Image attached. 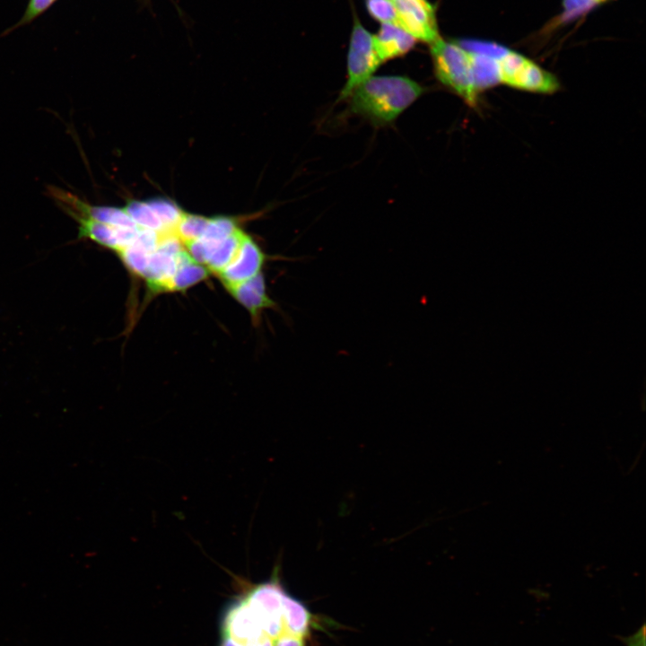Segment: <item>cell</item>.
Returning a JSON list of instances; mask_svg holds the SVG:
<instances>
[{"label":"cell","mask_w":646,"mask_h":646,"mask_svg":"<svg viewBox=\"0 0 646 646\" xmlns=\"http://www.w3.org/2000/svg\"><path fill=\"white\" fill-rule=\"evenodd\" d=\"M319 624L276 573L229 605L222 623V646H307Z\"/></svg>","instance_id":"1"},{"label":"cell","mask_w":646,"mask_h":646,"mask_svg":"<svg viewBox=\"0 0 646 646\" xmlns=\"http://www.w3.org/2000/svg\"><path fill=\"white\" fill-rule=\"evenodd\" d=\"M424 92V88L404 75H372L345 100L346 112L375 127L393 123Z\"/></svg>","instance_id":"2"},{"label":"cell","mask_w":646,"mask_h":646,"mask_svg":"<svg viewBox=\"0 0 646 646\" xmlns=\"http://www.w3.org/2000/svg\"><path fill=\"white\" fill-rule=\"evenodd\" d=\"M430 53L438 81L468 106L476 107L480 93L474 80L470 52L458 43L440 38L430 45Z\"/></svg>","instance_id":"3"},{"label":"cell","mask_w":646,"mask_h":646,"mask_svg":"<svg viewBox=\"0 0 646 646\" xmlns=\"http://www.w3.org/2000/svg\"><path fill=\"white\" fill-rule=\"evenodd\" d=\"M354 23L347 52V76L337 101L345 100L351 92L373 75L381 65L374 47L373 35L354 13Z\"/></svg>","instance_id":"4"},{"label":"cell","mask_w":646,"mask_h":646,"mask_svg":"<svg viewBox=\"0 0 646 646\" xmlns=\"http://www.w3.org/2000/svg\"><path fill=\"white\" fill-rule=\"evenodd\" d=\"M397 24L412 35L416 41L431 45L439 35L435 8L427 0H392Z\"/></svg>","instance_id":"5"},{"label":"cell","mask_w":646,"mask_h":646,"mask_svg":"<svg viewBox=\"0 0 646 646\" xmlns=\"http://www.w3.org/2000/svg\"><path fill=\"white\" fill-rule=\"evenodd\" d=\"M265 255L247 234L234 258L217 274L229 290L260 273Z\"/></svg>","instance_id":"6"},{"label":"cell","mask_w":646,"mask_h":646,"mask_svg":"<svg viewBox=\"0 0 646 646\" xmlns=\"http://www.w3.org/2000/svg\"><path fill=\"white\" fill-rule=\"evenodd\" d=\"M373 41L381 64L406 55L416 43L412 35L394 23H381Z\"/></svg>","instance_id":"7"},{"label":"cell","mask_w":646,"mask_h":646,"mask_svg":"<svg viewBox=\"0 0 646 646\" xmlns=\"http://www.w3.org/2000/svg\"><path fill=\"white\" fill-rule=\"evenodd\" d=\"M508 86L534 93L551 94L559 89V83L552 74L527 58Z\"/></svg>","instance_id":"8"},{"label":"cell","mask_w":646,"mask_h":646,"mask_svg":"<svg viewBox=\"0 0 646 646\" xmlns=\"http://www.w3.org/2000/svg\"><path fill=\"white\" fill-rule=\"evenodd\" d=\"M229 292L250 311L253 317H257L263 309L275 306L274 301L266 292L265 281L261 273L229 289Z\"/></svg>","instance_id":"9"},{"label":"cell","mask_w":646,"mask_h":646,"mask_svg":"<svg viewBox=\"0 0 646 646\" xmlns=\"http://www.w3.org/2000/svg\"><path fill=\"white\" fill-rule=\"evenodd\" d=\"M209 271L196 262L185 250L179 259L178 268L163 288V292L182 291L205 279Z\"/></svg>","instance_id":"10"},{"label":"cell","mask_w":646,"mask_h":646,"mask_svg":"<svg viewBox=\"0 0 646 646\" xmlns=\"http://www.w3.org/2000/svg\"><path fill=\"white\" fill-rule=\"evenodd\" d=\"M470 57L474 80L479 93L501 83L498 60L474 52H470Z\"/></svg>","instance_id":"11"},{"label":"cell","mask_w":646,"mask_h":646,"mask_svg":"<svg viewBox=\"0 0 646 646\" xmlns=\"http://www.w3.org/2000/svg\"><path fill=\"white\" fill-rule=\"evenodd\" d=\"M246 233L236 229L220 242L205 264L209 273H220L236 256Z\"/></svg>","instance_id":"12"},{"label":"cell","mask_w":646,"mask_h":646,"mask_svg":"<svg viewBox=\"0 0 646 646\" xmlns=\"http://www.w3.org/2000/svg\"><path fill=\"white\" fill-rule=\"evenodd\" d=\"M123 208L141 228L159 232L172 231L165 227L148 202L130 201Z\"/></svg>","instance_id":"13"},{"label":"cell","mask_w":646,"mask_h":646,"mask_svg":"<svg viewBox=\"0 0 646 646\" xmlns=\"http://www.w3.org/2000/svg\"><path fill=\"white\" fill-rule=\"evenodd\" d=\"M210 218L183 213L174 229V233L184 245L202 237Z\"/></svg>","instance_id":"14"},{"label":"cell","mask_w":646,"mask_h":646,"mask_svg":"<svg viewBox=\"0 0 646 646\" xmlns=\"http://www.w3.org/2000/svg\"><path fill=\"white\" fill-rule=\"evenodd\" d=\"M117 255L131 273L144 277L150 260V253L137 246L130 245L121 249Z\"/></svg>","instance_id":"15"},{"label":"cell","mask_w":646,"mask_h":646,"mask_svg":"<svg viewBox=\"0 0 646 646\" xmlns=\"http://www.w3.org/2000/svg\"><path fill=\"white\" fill-rule=\"evenodd\" d=\"M238 229L235 222L229 217L218 216L210 218L201 238L205 240L219 243Z\"/></svg>","instance_id":"16"},{"label":"cell","mask_w":646,"mask_h":646,"mask_svg":"<svg viewBox=\"0 0 646 646\" xmlns=\"http://www.w3.org/2000/svg\"><path fill=\"white\" fill-rule=\"evenodd\" d=\"M148 204L162 220L165 227L174 232L175 226L181 218L184 211L179 209L173 202L165 199L151 200Z\"/></svg>","instance_id":"17"},{"label":"cell","mask_w":646,"mask_h":646,"mask_svg":"<svg viewBox=\"0 0 646 646\" xmlns=\"http://www.w3.org/2000/svg\"><path fill=\"white\" fill-rule=\"evenodd\" d=\"M368 13L381 23L397 24V13L392 0H365Z\"/></svg>","instance_id":"18"},{"label":"cell","mask_w":646,"mask_h":646,"mask_svg":"<svg viewBox=\"0 0 646 646\" xmlns=\"http://www.w3.org/2000/svg\"><path fill=\"white\" fill-rule=\"evenodd\" d=\"M458 44L470 52L487 56L496 60L502 58L509 51V49L501 45L482 40L467 39L462 40Z\"/></svg>","instance_id":"19"},{"label":"cell","mask_w":646,"mask_h":646,"mask_svg":"<svg viewBox=\"0 0 646 646\" xmlns=\"http://www.w3.org/2000/svg\"><path fill=\"white\" fill-rule=\"evenodd\" d=\"M599 2V0H563L564 12L562 21L572 20L588 12Z\"/></svg>","instance_id":"20"},{"label":"cell","mask_w":646,"mask_h":646,"mask_svg":"<svg viewBox=\"0 0 646 646\" xmlns=\"http://www.w3.org/2000/svg\"><path fill=\"white\" fill-rule=\"evenodd\" d=\"M55 0H31L21 23L31 22L49 7Z\"/></svg>","instance_id":"21"},{"label":"cell","mask_w":646,"mask_h":646,"mask_svg":"<svg viewBox=\"0 0 646 646\" xmlns=\"http://www.w3.org/2000/svg\"><path fill=\"white\" fill-rule=\"evenodd\" d=\"M599 1L602 2V1H605V0H599Z\"/></svg>","instance_id":"22"}]
</instances>
